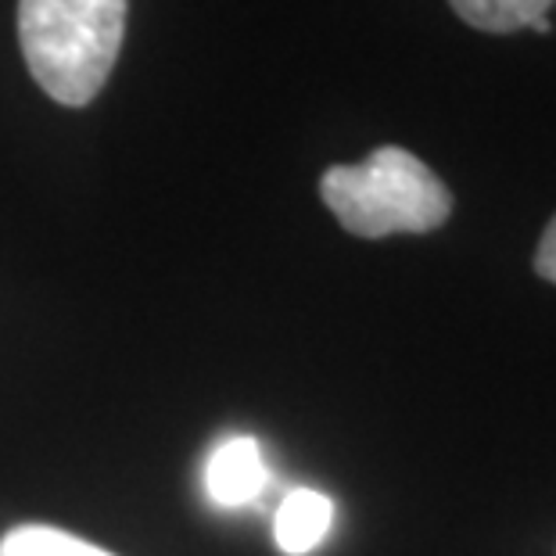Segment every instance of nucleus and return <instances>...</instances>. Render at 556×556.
I'll return each instance as SVG.
<instances>
[{
    "label": "nucleus",
    "instance_id": "nucleus-1",
    "mask_svg": "<svg viewBox=\"0 0 556 556\" xmlns=\"http://www.w3.org/2000/svg\"><path fill=\"white\" fill-rule=\"evenodd\" d=\"M126 37V0H18V47L33 79L65 109L109 83Z\"/></svg>",
    "mask_w": 556,
    "mask_h": 556
},
{
    "label": "nucleus",
    "instance_id": "nucleus-3",
    "mask_svg": "<svg viewBox=\"0 0 556 556\" xmlns=\"http://www.w3.org/2000/svg\"><path fill=\"white\" fill-rule=\"evenodd\" d=\"M205 484L219 506H241L255 500L266 484L263 448H258L255 438H230V442H223L208 459Z\"/></svg>",
    "mask_w": 556,
    "mask_h": 556
},
{
    "label": "nucleus",
    "instance_id": "nucleus-8",
    "mask_svg": "<svg viewBox=\"0 0 556 556\" xmlns=\"http://www.w3.org/2000/svg\"><path fill=\"white\" fill-rule=\"evenodd\" d=\"M531 29H535V33H553V22H549V18H539Z\"/></svg>",
    "mask_w": 556,
    "mask_h": 556
},
{
    "label": "nucleus",
    "instance_id": "nucleus-5",
    "mask_svg": "<svg viewBox=\"0 0 556 556\" xmlns=\"http://www.w3.org/2000/svg\"><path fill=\"white\" fill-rule=\"evenodd\" d=\"M448 4L467 26L503 37V33L531 29L539 18H546L553 0H448Z\"/></svg>",
    "mask_w": 556,
    "mask_h": 556
},
{
    "label": "nucleus",
    "instance_id": "nucleus-4",
    "mask_svg": "<svg viewBox=\"0 0 556 556\" xmlns=\"http://www.w3.org/2000/svg\"><path fill=\"white\" fill-rule=\"evenodd\" d=\"M330 520H334V506L327 495L313 489H294L277 510V546L288 556H305L324 542Z\"/></svg>",
    "mask_w": 556,
    "mask_h": 556
},
{
    "label": "nucleus",
    "instance_id": "nucleus-7",
    "mask_svg": "<svg viewBox=\"0 0 556 556\" xmlns=\"http://www.w3.org/2000/svg\"><path fill=\"white\" fill-rule=\"evenodd\" d=\"M535 274L542 280L556 283V216L549 219V227L542 230V241H539V252H535Z\"/></svg>",
    "mask_w": 556,
    "mask_h": 556
},
{
    "label": "nucleus",
    "instance_id": "nucleus-2",
    "mask_svg": "<svg viewBox=\"0 0 556 556\" xmlns=\"http://www.w3.org/2000/svg\"><path fill=\"white\" fill-rule=\"evenodd\" d=\"M319 198L349 233L381 241L392 233H431L453 216V194L413 151L384 144L359 165H330Z\"/></svg>",
    "mask_w": 556,
    "mask_h": 556
},
{
    "label": "nucleus",
    "instance_id": "nucleus-6",
    "mask_svg": "<svg viewBox=\"0 0 556 556\" xmlns=\"http://www.w3.org/2000/svg\"><path fill=\"white\" fill-rule=\"evenodd\" d=\"M0 556H115L51 525H18L0 539Z\"/></svg>",
    "mask_w": 556,
    "mask_h": 556
}]
</instances>
